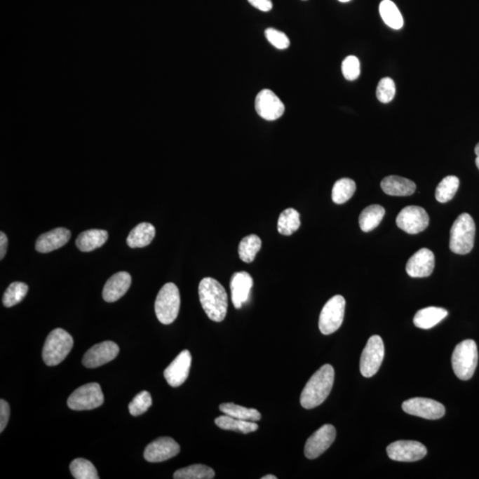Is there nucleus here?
<instances>
[{"label":"nucleus","instance_id":"f257e3e1","mask_svg":"<svg viewBox=\"0 0 479 479\" xmlns=\"http://www.w3.org/2000/svg\"><path fill=\"white\" fill-rule=\"evenodd\" d=\"M199 298L210 320L220 323L227 316L229 298L224 287L213 278H203L199 284Z\"/></svg>","mask_w":479,"mask_h":479},{"label":"nucleus","instance_id":"f03ea898","mask_svg":"<svg viewBox=\"0 0 479 479\" xmlns=\"http://www.w3.org/2000/svg\"><path fill=\"white\" fill-rule=\"evenodd\" d=\"M335 371L331 365L326 364L316 371L307 382L301 393V406L306 410H313L323 404L332 390Z\"/></svg>","mask_w":479,"mask_h":479},{"label":"nucleus","instance_id":"7ed1b4c3","mask_svg":"<svg viewBox=\"0 0 479 479\" xmlns=\"http://www.w3.org/2000/svg\"><path fill=\"white\" fill-rule=\"evenodd\" d=\"M73 337L62 328H56L46 337L43 344L42 357L48 366H57L62 363L72 351Z\"/></svg>","mask_w":479,"mask_h":479},{"label":"nucleus","instance_id":"20e7f679","mask_svg":"<svg viewBox=\"0 0 479 479\" xmlns=\"http://www.w3.org/2000/svg\"><path fill=\"white\" fill-rule=\"evenodd\" d=\"M475 226L468 213L461 214L454 221L450 231V250L455 254L466 255L474 246Z\"/></svg>","mask_w":479,"mask_h":479},{"label":"nucleus","instance_id":"39448f33","mask_svg":"<svg viewBox=\"0 0 479 479\" xmlns=\"http://www.w3.org/2000/svg\"><path fill=\"white\" fill-rule=\"evenodd\" d=\"M478 351L475 341L467 339L457 344L452 356V366L459 379L470 380L478 366Z\"/></svg>","mask_w":479,"mask_h":479},{"label":"nucleus","instance_id":"423d86ee","mask_svg":"<svg viewBox=\"0 0 479 479\" xmlns=\"http://www.w3.org/2000/svg\"><path fill=\"white\" fill-rule=\"evenodd\" d=\"M180 308V290L175 284H164L157 295L155 311L157 319L164 325L172 324L179 316Z\"/></svg>","mask_w":479,"mask_h":479},{"label":"nucleus","instance_id":"0eeeda50","mask_svg":"<svg viewBox=\"0 0 479 479\" xmlns=\"http://www.w3.org/2000/svg\"><path fill=\"white\" fill-rule=\"evenodd\" d=\"M104 403L102 387L97 383H90L76 389L68 398V406L75 411L93 410Z\"/></svg>","mask_w":479,"mask_h":479},{"label":"nucleus","instance_id":"6e6552de","mask_svg":"<svg viewBox=\"0 0 479 479\" xmlns=\"http://www.w3.org/2000/svg\"><path fill=\"white\" fill-rule=\"evenodd\" d=\"M346 299L340 295L331 297L321 310L319 328L323 335H330L339 330L344 318Z\"/></svg>","mask_w":479,"mask_h":479},{"label":"nucleus","instance_id":"1a4fd4ad","mask_svg":"<svg viewBox=\"0 0 479 479\" xmlns=\"http://www.w3.org/2000/svg\"><path fill=\"white\" fill-rule=\"evenodd\" d=\"M384 358V344L379 336L368 339L360 357V373L364 377H374L379 370Z\"/></svg>","mask_w":479,"mask_h":479},{"label":"nucleus","instance_id":"9d476101","mask_svg":"<svg viewBox=\"0 0 479 479\" xmlns=\"http://www.w3.org/2000/svg\"><path fill=\"white\" fill-rule=\"evenodd\" d=\"M402 410L414 417L438 420L444 417L445 408L436 400L426 398H414L403 402Z\"/></svg>","mask_w":479,"mask_h":479},{"label":"nucleus","instance_id":"9b49d317","mask_svg":"<svg viewBox=\"0 0 479 479\" xmlns=\"http://www.w3.org/2000/svg\"><path fill=\"white\" fill-rule=\"evenodd\" d=\"M430 222L426 210L419 206H407L398 214L397 226L404 232L417 234L426 229Z\"/></svg>","mask_w":479,"mask_h":479},{"label":"nucleus","instance_id":"f8f14e48","mask_svg":"<svg viewBox=\"0 0 479 479\" xmlns=\"http://www.w3.org/2000/svg\"><path fill=\"white\" fill-rule=\"evenodd\" d=\"M387 454L393 461L413 462L426 457L427 449L420 442L400 440L388 445Z\"/></svg>","mask_w":479,"mask_h":479},{"label":"nucleus","instance_id":"ddd939ff","mask_svg":"<svg viewBox=\"0 0 479 479\" xmlns=\"http://www.w3.org/2000/svg\"><path fill=\"white\" fill-rule=\"evenodd\" d=\"M337 431L331 424H325L308 438L304 445V455L313 460L323 454L336 440Z\"/></svg>","mask_w":479,"mask_h":479},{"label":"nucleus","instance_id":"4468645a","mask_svg":"<svg viewBox=\"0 0 479 479\" xmlns=\"http://www.w3.org/2000/svg\"><path fill=\"white\" fill-rule=\"evenodd\" d=\"M255 109L259 116L267 121L280 119L285 112V106L269 89H264L256 97Z\"/></svg>","mask_w":479,"mask_h":479},{"label":"nucleus","instance_id":"2eb2a0df","mask_svg":"<svg viewBox=\"0 0 479 479\" xmlns=\"http://www.w3.org/2000/svg\"><path fill=\"white\" fill-rule=\"evenodd\" d=\"M119 353V346L112 341H105L95 344L86 351L83 358V365L87 368H95L110 363Z\"/></svg>","mask_w":479,"mask_h":479},{"label":"nucleus","instance_id":"dca6fc26","mask_svg":"<svg viewBox=\"0 0 479 479\" xmlns=\"http://www.w3.org/2000/svg\"><path fill=\"white\" fill-rule=\"evenodd\" d=\"M180 452V445L172 438H157L144 451V458L149 462H162L175 457Z\"/></svg>","mask_w":479,"mask_h":479},{"label":"nucleus","instance_id":"f3484780","mask_svg":"<svg viewBox=\"0 0 479 479\" xmlns=\"http://www.w3.org/2000/svg\"><path fill=\"white\" fill-rule=\"evenodd\" d=\"M192 356L189 350H184L164 370V378L172 387H179L189 377Z\"/></svg>","mask_w":479,"mask_h":479},{"label":"nucleus","instance_id":"a211bd4d","mask_svg":"<svg viewBox=\"0 0 479 479\" xmlns=\"http://www.w3.org/2000/svg\"><path fill=\"white\" fill-rule=\"evenodd\" d=\"M435 257L429 249H421L407 261L406 271L410 277L424 278L430 276L433 272Z\"/></svg>","mask_w":479,"mask_h":479},{"label":"nucleus","instance_id":"6ab92c4d","mask_svg":"<svg viewBox=\"0 0 479 479\" xmlns=\"http://www.w3.org/2000/svg\"><path fill=\"white\" fill-rule=\"evenodd\" d=\"M253 287V279L247 272L234 273L231 278L230 289L232 302L236 309H241L243 304L249 300L250 290Z\"/></svg>","mask_w":479,"mask_h":479},{"label":"nucleus","instance_id":"aec40b11","mask_svg":"<svg viewBox=\"0 0 479 479\" xmlns=\"http://www.w3.org/2000/svg\"><path fill=\"white\" fill-rule=\"evenodd\" d=\"M132 284V277L127 272H119L114 274L107 281L103 288V299L108 303L116 302L128 291Z\"/></svg>","mask_w":479,"mask_h":479},{"label":"nucleus","instance_id":"412c9836","mask_svg":"<svg viewBox=\"0 0 479 479\" xmlns=\"http://www.w3.org/2000/svg\"><path fill=\"white\" fill-rule=\"evenodd\" d=\"M72 236L70 231L65 227H58L41 234L36 240V250L40 253H48L58 250L69 242Z\"/></svg>","mask_w":479,"mask_h":479},{"label":"nucleus","instance_id":"4be33fe9","mask_svg":"<svg viewBox=\"0 0 479 479\" xmlns=\"http://www.w3.org/2000/svg\"><path fill=\"white\" fill-rule=\"evenodd\" d=\"M381 187L385 194L393 196H410L417 190L414 182L406 177L391 175L385 177L381 182Z\"/></svg>","mask_w":479,"mask_h":479},{"label":"nucleus","instance_id":"5701e85b","mask_svg":"<svg viewBox=\"0 0 479 479\" xmlns=\"http://www.w3.org/2000/svg\"><path fill=\"white\" fill-rule=\"evenodd\" d=\"M448 316V311L440 307H427L419 310L414 317L415 327L430 330L441 323Z\"/></svg>","mask_w":479,"mask_h":479},{"label":"nucleus","instance_id":"b1692460","mask_svg":"<svg viewBox=\"0 0 479 479\" xmlns=\"http://www.w3.org/2000/svg\"><path fill=\"white\" fill-rule=\"evenodd\" d=\"M108 238L109 234L105 230L90 229L79 234L76 245L83 252H89L102 247Z\"/></svg>","mask_w":479,"mask_h":479},{"label":"nucleus","instance_id":"393cba45","mask_svg":"<svg viewBox=\"0 0 479 479\" xmlns=\"http://www.w3.org/2000/svg\"><path fill=\"white\" fill-rule=\"evenodd\" d=\"M155 236L156 229L153 224L140 223L130 231L128 237H127L126 243L133 249L144 248L152 243Z\"/></svg>","mask_w":479,"mask_h":479},{"label":"nucleus","instance_id":"a878e982","mask_svg":"<svg viewBox=\"0 0 479 479\" xmlns=\"http://www.w3.org/2000/svg\"><path fill=\"white\" fill-rule=\"evenodd\" d=\"M215 424L222 430L241 432L243 434L250 433L259 429V425L256 424V421L241 420V419L229 417L227 414L217 417Z\"/></svg>","mask_w":479,"mask_h":479},{"label":"nucleus","instance_id":"bb28decb","mask_svg":"<svg viewBox=\"0 0 479 479\" xmlns=\"http://www.w3.org/2000/svg\"><path fill=\"white\" fill-rule=\"evenodd\" d=\"M385 210L383 206L378 204H373L363 210L358 219L360 229L365 233L370 232L379 226L381 221L383 220Z\"/></svg>","mask_w":479,"mask_h":479},{"label":"nucleus","instance_id":"cd10ccee","mask_svg":"<svg viewBox=\"0 0 479 479\" xmlns=\"http://www.w3.org/2000/svg\"><path fill=\"white\" fill-rule=\"evenodd\" d=\"M381 18L386 25L393 29H400L404 25V20L402 18L400 10L391 0H383L379 6Z\"/></svg>","mask_w":479,"mask_h":479},{"label":"nucleus","instance_id":"c85d7f7f","mask_svg":"<svg viewBox=\"0 0 479 479\" xmlns=\"http://www.w3.org/2000/svg\"><path fill=\"white\" fill-rule=\"evenodd\" d=\"M262 246V242L259 236L256 234H250L244 237L239 244L238 248V252H239L240 259L245 263H251L255 259L257 252Z\"/></svg>","mask_w":479,"mask_h":479},{"label":"nucleus","instance_id":"c756f323","mask_svg":"<svg viewBox=\"0 0 479 479\" xmlns=\"http://www.w3.org/2000/svg\"><path fill=\"white\" fill-rule=\"evenodd\" d=\"M300 215L296 210L289 208L281 213L277 229L283 236H291L300 227Z\"/></svg>","mask_w":479,"mask_h":479},{"label":"nucleus","instance_id":"7c9ffc66","mask_svg":"<svg viewBox=\"0 0 479 479\" xmlns=\"http://www.w3.org/2000/svg\"><path fill=\"white\" fill-rule=\"evenodd\" d=\"M220 410L224 414L229 415L241 420L257 421L261 419L260 412L254 408H247L234 403H223L220 406Z\"/></svg>","mask_w":479,"mask_h":479},{"label":"nucleus","instance_id":"2f4dec72","mask_svg":"<svg viewBox=\"0 0 479 479\" xmlns=\"http://www.w3.org/2000/svg\"><path fill=\"white\" fill-rule=\"evenodd\" d=\"M215 472L212 468L203 464H194L180 468L173 475L175 479H212Z\"/></svg>","mask_w":479,"mask_h":479},{"label":"nucleus","instance_id":"473e14b6","mask_svg":"<svg viewBox=\"0 0 479 479\" xmlns=\"http://www.w3.org/2000/svg\"><path fill=\"white\" fill-rule=\"evenodd\" d=\"M460 185V180L455 176H447L442 180L436 189V199L438 202L445 203L454 198Z\"/></svg>","mask_w":479,"mask_h":479},{"label":"nucleus","instance_id":"72a5a7b5","mask_svg":"<svg viewBox=\"0 0 479 479\" xmlns=\"http://www.w3.org/2000/svg\"><path fill=\"white\" fill-rule=\"evenodd\" d=\"M355 190H356V184L353 180L344 177L337 180L332 189L333 202L337 204L346 203L353 197Z\"/></svg>","mask_w":479,"mask_h":479},{"label":"nucleus","instance_id":"f704fd0d","mask_svg":"<svg viewBox=\"0 0 479 479\" xmlns=\"http://www.w3.org/2000/svg\"><path fill=\"white\" fill-rule=\"evenodd\" d=\"M70 472L76 479H99L95 465L86 459L79 458L72 461L69 465Z\"/></svg>","mask_w":479,"mask_h":479},{"label":"nucleus","instance_id":"c9c22d12","mask_svg":"<svg viewBox=\"0 0 479 479\" xmlns=\"http://www.w3.org/2000/svg\"><path fill=\"white\" fill-rule=\"evenodd\" d=\"M29 287L27 284L15 281L10 284L9 287L5 291L4 296H3V304L6 307H12L15 304L22 302L27 293H28Z\"/></svg>","mask_w":479,"mask_h":479},{"label":"nucleus","instance_id":"e433bc0d","mask_svg":"<svg viewBox=\"0 0 479 479\" xmlns=\"http://www.w3.org/2000/svg\"><path fill=\"white\" fill-rule=\"evenodd\" d=\"M152 406V397L149 391H143L137 394L129 404L130 414L133 417H139L146 413L147 410Z\"/></svg>","mask_w":479,"mask_h":479},{"label":"nucleus","instance_id":"4c0bfd02","mask_svg":"<svg viewBox=\"0 0 479 479\" xmlns=\"http://www.w3.org/2000/svg\"><path fill=\"white\" fill-rule=\"evenodd\" d=\"M396 93V86L393 79L384 78L380 80L377 86V97L383 103L391 102Z\"/></svg>","mask_w":479,"mask_h":479},{"label":"nucleus","instance_id":"58836bf2","mask_svg":"<svg viewBox=\"0 0 479 479\" xmlns=\"http://www.w3.org/2000/svg\"><path fill=\"white\" fill-rule=\"evenodd\" d=\"M342 72L346 79L349 81L356 80L360 74V63L356 56L346 57L342 63Z\"/></svg>","mask_w":479,"mask_h":479},{"label":"nucleus","instance_id":"ea45409f","mask_svg":"<svg viewBox=\"0 0 479 479\" xmlns=\"http://www.w3.org/2000/svg\"><path fill=\"white\" fill-rule=\"evenodd\" d=\"M266 38L274 48L280 50L289 48L290 41L289 38L283 32L277 31L276 29L269 28L264 32Z\"/></svg>","mask_w":479,"mask_h":479},{"label":"nucleus","instance_id":"a19ab883","mask_svg":"<svg viewBox=\"0 0 479 479\" xmlns=\"http://www.w3.org/2000/svg\"><path fill=\"white\" fill-rule=\"evenodd\" d=\"M10 417V407L4 400H0V432L4 431L8 424Z\"/></svg>","mask_w":479,"mask_h":479},{"label":"nucleus","instance_id":"79ce46f5","mask_svg":"<svg viewBox=\"0 0 479 479\" xmlns=\"http://www.w3.org/2000/svg\"><path fill=\"white\" fill-rule=\"evenodd\" d=\"M251 6L262 12H269L273 8L272 0H248Z\"/></svg>","mask_w":479,"mask_h":479},{"label":"nucleus","instance_id":"37998d69","mask_svg":"<svg viewBox=\"0 0 479 479\" xmlns=\"http://www.w3.org/2000/svg\"><path fill=\"white\" fill-rule=\"evenodd\" d=\"M6 250H8V237L6 234L1 232L0 233V259H4Z\"/></svg>","mask_w":479,"mask_h":479},{"label":"nucleus","instance_id":"c03bdc74","mask_svg":"<svg viewBox=\"0 0 479 479\" xmlns=\"http://www.w3.org/2000/svg\"><path fill=\"white\" fill-rule=\"evenodd\" d=\"M475 153L477 155V158H475V164H477L478 168L479 170V143L475 147Z\"/></svg>","mask_w":479,"mask_h":479},{"label":"nucleus","instance_id":"a18cd8bd","mask_svg":"<svg viewBox=\"0 0 479 479\" xmlns=\"http://www.w3.org/2000/svg\"><path fill=\"white\" fill-rule=\"evenodd\" d=\"M262 479H277V477L274 475H264V477L262 478Z\"/></svg>","mask_w":479,"mask_h":479},{"label":"nucleus","instance_id":"49530a36","mask_svg":"<svg viewBox=\"0 0 479 479\" xmlns=\"http://www.w3.org/2000/svg\"><path fill=\"white\" fill-rule=\"evenodd\" d=\"M338 1L343 2V3H346L351 1V0H338Z\"/></svg>","mask_w":479,"mask_h":479}]
</instances>
